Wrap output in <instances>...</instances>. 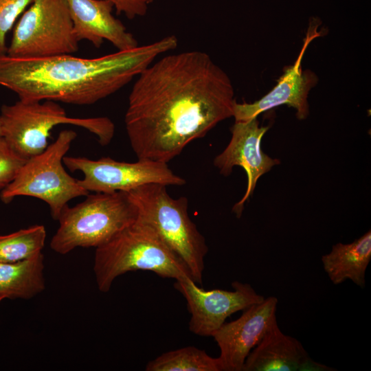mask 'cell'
Returning a JSON list of instances; mask_svg holds the SVG:
<instances>
[{
    "label": "cell",
    "instance_id": "cell-9",
    "mask_svg": "<svg viewBox=\"0 0 371 371\" xmlns=\"http://www.w3.org/2000/svg\"><path fill=\"white\" fill-rule=\"evenodd\" d=\"M63 164L70 171L82 173L83 178L78 179L79 183L89 193L128 192L148 183L181 186L186 183L185 179L172 172L167 163L151 159H138L131 163L109 157L93 160L65 156Z\"/></svg>",
    "mask_w": 371,
    "mask_h": 371
},
{
    "label": "cell",
    "instance_id": "cell-24",
    "mask_svg": "<svg viewBox=\"0 0 371 371\" xmlns=\"http://www.w3.org/2000/svg\"></svg>",
    "mask_w": 371,
    "mask_h": 371
},
{
    "label": "cell",
    "instance_id": "cell-1",
    "mask_svg": "<svg viewBox=\"0 0 371 371\" xmlns=\"http://www.w3.org/2000/svg\"><path fill=\"white\" fill-rule=\"evenodd\" d=\"M137 77L124 124L138 159L168 163L233 117L232 81L204 52L166 55Z\"/></svg>",
    "mask_w": 371,
    "mask_h": 371
},
{
    "label": "cell",
    "instance_id": "cell-8",
    "mask_svg": "<svg viewBox=\"0 0 371 371\" xmlns=\"http://www.w3.org/2000/svg\"><path fill=\"white\" fill-rule=\"evenodd\" d=\"M78 49L65 0H33L14 25L7 55L45 58Z\"/></svg>",
    "mask_w": 371,
    "mask_h": 371
},
{
    "label": "cell",
    "instance_id": "cell-7",
    "mask_svg": "<svg viewBox=\"0 0 371 371\" xmlns=\"http://www.w3.org/2000/svg\"><path fill=\"white\" fill-rule=\"evenodd\" d=\"M76 136L73 130H63L43 153L28 159L14 180L1 191L2 202L9 203L19 196L37 198L49 205L52 218L58 220L69 201L89 194L63 167V158Z\"/></svg>",
    "mask_w": 371,
    "mask_h": 371
},
{
    "label": "cell",
    "instance_id": "cell-11",
    "mask_svg": "<svg viewBox=\"0 0 371 371\" xmlns=\"http://www.w3.org/2000/svg\"><path fill=\"white\" fill-rule=\"evenodd\" d=\"M318 19H311L298 57L292 65L284 69L276 85L266 95L253 103L234 104L235 122H247L273 108L286 104L296 111V117L303 120L309 115L308 93L318 82L317 76L310 69L303 70L301 62L310 43L319 36Z\"/></svg>",
    "mask_w": 371,
    "mask_h": 371
},
{
    "label": "cell",
    "instance_id": "cell-20",
    "mask_svg": "<svg viewBox=\"0 0 371 371\" xmlns=\"http://www.w3.org/2000/svg\"><path fill=\"white\" fill-rule=\"evenodd\" d=\"M33 0H0V56L7 54L6 36Z\"/></svg>",
    "mask_w": 371,
    "mask_h": 371
},
{
    "label": "cell",
    "instance_id": "cell-6",
    "mask_svg": "<svg viewBox=\"0 0 371 371\" xmlns=\"http://www.w3.org/2000/svg\"><path fill=\"white\" fill-rule=\"evenodd\" d=\"M63 210L50 247L66 254L76 247H98L137 218V210L127 192H95Z\"/></svg>",
    "mask_w": 371,
    "mask_h": 371
},
{
    "label": "cell",
    "instance_id": "cell-12",
    "mask_svg": "<svg viewBox=\"0 0 371 371\" xmlns=\"http://www.w3.org/2000/svg\"><path fill=\"white\" fill-rule=\"evenodd\" d=\"M269 126H260L257 117L247 122H235L231 128L232 137L225 150L214 159V165L223 176L229 175L234 166L246 172L247 186L241 200L233 207L240 218L244 203L253 194L259 178L278 165L280 161L269 157L261 150V141Z\"/></svg>",
    "mask_w": 371,
    "mask_h": 371
},
{
    "label": "cell",
    "instance_id": "cell-22",
    "mask_svg": "<svg viewBox=\"0 0 371 371\" xmlns=\"http://www.w3.org/2000/svg\"><path fill=\"white\" fill-rule=\"evenodd\" d=\"M111 2L117 14L130 20L145 16L154 0H106Z\"/></svg>",
    "mask_w": 371,
    "mask_h": 371
},
{
    "label": "cell",
    "instance_id": "cell-5",
    "mask_svg": "<svg viewBox=\"0 0 371 371\" xmlns=\"http://www.w3.org/2000/svg\"><path fill=\"white\" fill-rule=\"evenodd\" d=\"M2 137L21 157L28 159L48 146L51 131L60 124L86 129L106 146L112 140L115 125L106 117H73L56 102L20 100L1 108Z\"/></svg>",
    "mask_w": 371,
    "mask_h": 371
},
{
    "label": "cell",
    "instance_id": "cell-2",
    "mask_svg": "<svg viewBox=\"0 0 371 371\" xmlns=\"http://www.w3.org/2000/svg\"><path fill=\"white\" fill-rule=\"evenodd\" d=\"M178 45L175 35L93 58L0 56V85L20 100L90 105L113 94Z\"/></svg>",
    "mask_w": 371,
    "mask_h": 371
},
{
    "label": "cell",
    "instance_id": "cell-17",
    "mask_svg": "<svg viewBox=\"0 0 371 371\" xmlns=\"http://www.w3.org/2000/svg\"><path fill=\"white\" fill-rule=\"evenodd\" d=\"M42 252L16 262H0V302L30 299L45 288Z\"/></svg>",
    "mask_w": 371,
    "mask_h": 371
},
{
    "label": "cell",
    "instance_id": "cell-21",
    "mask_svg": "<svg viewBox=\"0 0 371 371\" xmlns=\"http://www.w3.org/2000/svg\"><path fill=\"white\" fill-rule=\"evenodd\" d=\"M27 160L18 155L3 137H0L1 191L14 180Z\"/></svg>",
    "mask_w": 371,
    "mask_h": 371
},
{
    "label": "cell",
    "instance_id": "cell-10",
    "mask_svg": "<svg viewBox=\"0 0 371 371\" xmlns=\"http://www.w3.org/2000/svg\"><path fill=\"white\" fill-rule=\"evenodd\" d=\"M232 286L234 291H205L190 278L176 280L174 287L186 300L191 315V332L199 336L212 337L228 317L265 300L247 283L234 281Z\"/></svg>",
    "mask_w": 371,
    "mask_h": 371
},
{
    "label": "cell",
    "instance_id": "cell-15",
    "mask_svg": "<svg viewBox=\"0 0 371 371\" xmlns=\"http://www.w3.org/2000/svg\"><path fill=\"white\" fill-rule=\"evenodd\" d=\"M332 370L312 360L297 339L284 334L278 325L276 317L247 357L243 368V371Z\"/></svg>",
    "mask_w": 371,
    "mask_h": 371
},
{
    "label": "cell",
    "instance_id": "cell-14",
    "mask_svg": "<svg viewBox=\"0 0 371 371\" xmlns=\"http://www.w3.org/2000/svg\"><path fill=\"white\" fill-rule=\"evenodd\" d=\"M73 23V32L79 43L85 40L99 48L104 41L117 51L138 46L134 35L113 14V4L106 0H65Z\"/></svg>",
    "mask_w": 371,
    "mask_h": 371
},
{
    "label": "cell",
    "instance_id": "cell-23",
    "mask_svg": "<svg viewBox=\"0 0 371 371\" xmlns=\"http://www.w3.org/2000/svg\"><path fill=\"white\" fill-rule=\"evenodd\" d=\"M2 137V126H1V122L0 119V137Z\"/></svg>",
    "mask_w": 371,
    "mask_h": 371
},
{
    "label": "cell",
    "instance_id": "cell-18",
    "mask_svg": "<svg viewBox=\"0 0 371 371\" xmlns=\"http://www.w3.org/2000/svg\"><path fill=\"white\" fill-rule=\"evenodd\" d=\"M146 371H223L219 357H212L194 346L163 353L149 361Z\"/></svg>",
    "mask_w": 371,
    "mask_h": 371
},
{
    "label": "cell",
    "instance_id": "cell-3",
    "mask_svg": "<svg viewBox=\"0 0 371 371\" xmlns=\"http://www.w3.org/2000/svg\"><path fill=\"white\" fill-rule=\"evenodd\" d=\"M137 270L175 280H193L181 259L150 226L138 218L96 248L93 266L98 289L103 293L110 290L117 277Z\"/></svg>",
    "mask_w": 371,
    "mask_h": 371
},
{
    "label": "cell",
    "instance_id": "cell-4",
    "mask_svg": "<svg viewBox=\"0 0 371 371\" xmlns=\"http://www.w3.org/2000/svg\"><path fill=\"white\" fill-rule=\"evenodd\" d=\"M137 210V218L150 226L202 285L204 258L208 251L205 238L190 219L188 199H174L166 186L148 183L127 192Z\"/></svg>",
    "mask_w": 371,
    "mask_h": 371
},
{
    "label": "cell",
    "instance_id": "cell-16",
    "mask_svg": "<svg viewBox=\"0 0 371 371\" xmlns=\"http://www.w3.org/2000/svg\"><path fill=\"white\" fill-rule=\"evenodd\" d=\"M370 260V230L351 243H337L322 257L324 270L335 285L350 280L361 288L366 285V271Z\"/></svg>",
    "mask_w": 371,
    "mask_h": 371
},
{
    "label": "cell",
    "instance_id": "cell-13",
    "mask_svg": "<svg viewBox=\"0 0 371 371\" xmlns=\"http://www.w3.org/2000/svg\"><path fill=\"white\" fill-rule=\"evenodd\" d=\"M278 299L270 296L245 309L237 319L225 322L213 335L223 371H243L245 359L276 317Z\"/></svg>",
    "mask_w": 371,
    "mask_h": 371
},
{
    "label": "cell",
    "instance_id": "cell-19",
    "mask_svg": "<svg viewBox=\"0 0 371 371\" xmlns=\"http://www.w3.org/2000/svg\"><path fill=\"white\" fill-rule=\"evenodd\" d=\"M46 238L43 225H35L0 236V262H16L42 251Z\"/></svg>",
    "mask_w": 371,
    "mask_h": 371
}]
</instances>
